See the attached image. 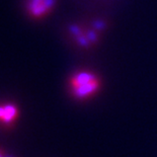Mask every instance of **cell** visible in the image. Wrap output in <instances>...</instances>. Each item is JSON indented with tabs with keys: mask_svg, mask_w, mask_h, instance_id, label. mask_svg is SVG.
<instances>
[{
	"mask_svg": "<svg viewBox=\"0 0 157 157\" xmlns=\"http://www.w3.org/2000/svg\"><path fill=\"white\" fill-rule=\"evenodd\" d=\"M69 88L73 98L84 101L98 93L101 88V80L93 72L81 70L74 73L69 79Z\"/></svg>",
	"mask_w": 157,
	"mask_h": 157,
	"instance_id": "1",
	"label": "cell"
},
{
	"mask_svg": "<svg viewBox=\"0 0 157 157\" xmlns=\"http://www.w3.org/2000/svg\"><path fill=\"white\" fill-rule=\"evenodd\" d=\"M56 5V0H28L26 10L33 18L40 19L48 15Z\"/></svg>",
	"mask_w": 157,
	"mask_h": 157,
	"instance_id": "2",
	"label": "cell"
},
{
	"mask_svg": "<svg viewBox=\"0 0 157 157\" xmlns=\"http://www.w3.org/2000/svg\"><path fill=\"white\" fill-rule=\"evenodd\" d=\"M18 109L13 103L0 105V124L4 126H10L18 118Z\"/></svg>",
	"mask_w": 157,
	"mask_h": 157,
	"instance_id": "3",
	"label": "cell"
},
{
	"mask_svg": "<svg viewBox=\"0 0 157 157\" xmlns=\"http://www.w3.org/2000/svg\"><path fill=\"white\" fill-rule=\"evenodd\" d=\"M0 157H3V154H2V152L0 151Z\"/></svg>",
	"mask_w": 157,
	"mask_h": 157,
	"instance_id": "4",
	"label": "cell"
}]
</instances>
